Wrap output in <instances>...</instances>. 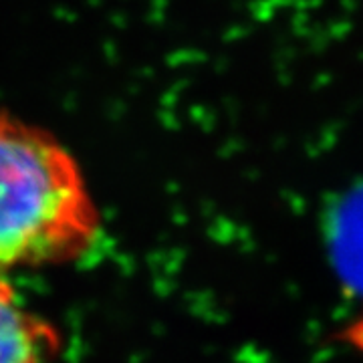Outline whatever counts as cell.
I'll return each mask as SVG.
<instances>
[{
	"label": "cell",
	"instance_id": "obj_3",
	"mask_svg": "<svg viewBox=\"0 0 363 363\" xmlns=\"http://www.w3.org/2000/svg\"><path fill=\"white\" fill-rule=\"evenodd\" d=\"M341 341L347 343L355 351H362L363 353V311L359 313V317L355 321H351L345 327V331L341 333Z\"/></svg>",
	"mask_w": 363,
	"mask_h": 363
},
{
	"label": "cell",
	"instance_id": "obj_1",
	"mask_svg": "<svg viewBox=\"0 0 363 363\" xmlns=\"http://www.w3.org/2000/svg\"><path fill=\"white\" fill-rule=\"evenodd\" d=\"M99 228V210L65 143L0 107V279L75 262Z\"/></svg>",
	"mask_w": 363,
	"mask_h": 363
},
{
	"label": "cell",
	"instance_id": "obj_2",
	"mask_svg": "<svg viewBox=\"0 0 363 363\" xmlns=\"http://www.w3.org/2000/svg\"><path fill=\"white\" fill-rule=\"evenodd\" d=\"M59 351V333L26 309L9 279H0V363H47Z\"/></svg>",
	"mask_w": 363,
	"mask_h": 363
}]
</instances>
